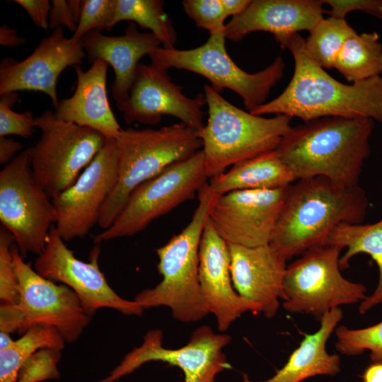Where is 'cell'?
Returning a JSON list of instances; mask_svg holds the SVG:
<instances>
[{"mask_svg": "<svg viewBox=\"0 0 382 382\" xmlns=\"http://www.w3.org/2000/svg\"><path fill=\"white\" fill-rule=\"evenodd\" d=\"M286 48L294 60L289 83L278 97L250 113L285 115L305 122L340 117L370 118L382 123V76L345 84L314 62L305 48V39L299 33L288 39Z\"/></svg>", "mask_w": 382, "mask_h": 382, "instance_id": "obj_1", "label": "cell"}, {"mask_svg": "<svg viewBox=\"0 0 382 382\" xmlns=\"http://www.w3.org/2000/svg\"><path fill=\"white\" fill-rule=\"evenodd\" d=\"M374 127L370 118L328 117L291 128L275 149L297 180L325 178L358 185Z\"/></svg>", "mask_w": 382, "mask_h": 382, "instance_id": "obj_2", "label": "cell"}, {"mask_svg": "<svg viewBox=\"0 0 382 382\" xmlns=\"http://www.w3.org/2000/svg\"><path fill=\"white\" fill-rule=\"evenodd\" d=\"M369 201L359 185L345 187L323 177L297 180L286 198L270 242L286 261L323 245L342 224H361Z\"/></svg>", "mask_w": 382, "mask_h": 382, "instance_id": "obj_3", "label": "cell"}, {"mask_svg": "<svg viewBox=\"0 0 382 382\" xmlns=\"http://www.w3.org/2000/svg\"><path fill=\"white\" fill-rule=\"evenodd\" d=\"M216 195L207 183L198 192L199 203L189 224L156 250L162 279L135 296L144 310L167 306L173 317L183 323L197 322L209 314L199 281V247Z\"/></svg>", "mask_w": 382, "mask_h": 382, "instance_id": "obj_4", "label": "cell"}, {"mask_svg": "<svg viewBox=\"0 0 382 382\" xmlns=\"http://www.w3.org/2000/svg\"><path fill=\"white\" fill-rule=\"evenodd\" d=\"M199 133L182 122L157 129H122L115 139L117 183L102 209L100 228L103 231L112 226L138 186L201 150Z\"/></svg>", "mask_w": 382, "mask_h": 382, "instance_id": "obj_5", "label": "cell"}, {"mask_svg": "<svg viewBox=\"0 0 382 382\" xmlns=\"http://www.w3.org/2000/svg\"><path fill=\"white\" fill-rule=\"evenodd\" d=\"M208 120L199 133L208 178L234 166L274 151L292 128L285 115L267 118L240 109L211 86L204 85Z\"/></svg>", "mask_w": 382, "mask_h": 382, "instance_id": "obj_6", "label": "cell"}, {"mask_svg": "<svg viewBox=\"0 0 382 382\" xmlns=\"http://www.w3.org/2000/svg\"><path fill=\"white\" fill-rule=\"evenodd\" d=\"M224 30L210 33L199 47L190 50L158 47L148 55L151 64L157 68L192 71L207 78L220 93L224 88L234 91L242 98L247 111L252 112L265 103L272 88L283 77L285 63L278 56L262 71L254 74L245 71L226 52Z\"/></svg>", "mask_w": 382, "mask_h": 382, "instance_id": "obj_7", "label": "cell"}, {"mask_svg": "<svg viewBox=\"0 0 382 382\" xmlns=\"http://www.w3.org/2000/svg\"><path fill=\"white\" fill-rule=\"evenodd\" d=\"M35 125L41 134L28 149L30 167L35 180L54 199L74 184L107 139L91 128L57 120L50 110L35 117Z\"/></svg>", "mask_w": 382, "mask_h": 382, "instance_id": "obj_8", "label": "cell"}, {"mask_svg": "<svg viewBox=\"0 0 382 382\" xmlns=\"http://www.w3.org/2000/svg\"><path fill=\"white\" fill-rule=\"evenodd\" d=\"M207 178L202 149L173 163L131 193L116 220L94 237V243L132 236L144 230L155 219L192 199Z\"/></svg>", "mask_w": 382, "mask_h": 382, "instance_id": "obj_9", "label": "cell"}, {"mask_svg": "<svg viewBox=\"0 0 382 382\" xmlns=\"http://www.w3.org/2000/svg\"><path fill=\"white\" fill-rule=\"evenodd\" d=\"M336 245L313 247L286 267L283 282L284 308L291 313L322 317L339 306L364 301L366 288L340 272Z\"/></svg>", "mask_w": 382, "mask_h": 382, "instance_id": "obj_10", "label": "cell"}, {"mask_svg": "<svg viewBox=\"0 0 382 382\" xmlns=\"http://www.w3.org/2000/svg\"><path fill=\"white\" fill-rule=\"evenodd\" d=\"M0 221L13 235L21 255H40L54 223L52 199L35 180L28 150L0 172Z\"/></svg>", "mask_w": 382, "mask_h": 382, "instance_id": "obj_11", "label": "cell"}, {"mask_svg": "<svg viewBox=\"0 0 382 382\" xmlns=\"http://www.w3.org/2000/svg\"><path fill=\"white\" fill-rule=\"evenodd\" d=\"M231 341L228 335L216 333L208 325L198 327L188 342L178 349L163 346L159 329L148 331L141 345L133 348L110 374L98 382H115L143 364L154 361L179 367L184 382H216V376L228 368L223 349Z\"/></svg>", "mask_w": 382, "mask_h": 382, "instance_id": "obj_12", "label": "cell"}, {"mask_svg": "<svg viewBox=\"0 0 382 382\" xmlns=\"http://www.w3.org/2000/svg\"><path fill=\"white\" fill-rule=\"evenodd\" d=\"M99 255L98 245L92 249L89 262L79 260L52 225L33 269L42 277L73 290L91 316L102 308H112L126 316H141L144 308L138 303L120 297L108 284L98 265Z\"/></svg>", "mask_w": 382, "mask_h": 382, "instance_id": "obj_13", "label": "cell"}, {"mask_svg": "<svg viewBox=\"0 0 382 382\" xmlns=\"http://www.w3.org/2000/svg\"><path fill=\"white\" fill-rule=\"evenodd\" d=\"M12 252L19 283L17 306L22 318L18 332L23 335L33 326L43 325L55 328L65 342L77 340L92 317L79 296L67 286L37 274L25 262L16 245Z\"/></svg>", "mask_w": 382, "mask_h": 382, "instance_id": "obj_14", "label": "cell"}, {"mask_svg": "<svg viewBox=\"0 0 382 382\" xmlns=\"http://www.w3.org/2000/svg\"><path fill=\"white\" fill-rule=\"evenodd\" d=\"M117 178L115 140L107 139L74 184L52 199L54 226L64 242L84 238L98 223Z\"/></svg>", "mask_w": 382, "mask_h": 382, "instance_id": "obj_15", "label": "cell"}, {"mask_svg": "<svg viewBox=\"0 0 382 382\" xmlns=\"http://www.w3.org/2000/svg\"><path fill=\"white\" fill-rule=\"evenodd\" d=\"M289 186L216 195L208 219L227 243L246 247L270 244Z\"/></svg>", "mask_w": 382, "mask_h": 382, "instance_id": "obj_16", "label": "cell"}, {"mask_svg": "<svg viewBox=\"0 0 382 382\" xmlns=\"http://www.w3.org/2000/svg\"><path fill=\"white\" fill-rule=\"evenodd\" d=\"M171 81L166 70L139 64L127 100L117 107L127 124L156 125L170 115L200 132L204 127V93L189 98Z\"/></svg>", "mask_w": 382, "mask_h": 382, "instance_id": "obj_17", "label": "cell"}, {"mask_svg": "<svg viewBox=\"0 0 382 382\" xmlns=\"http://www.w3.org/2000/svg\"><path fill=\"white\" fill-rule=\"evenodd\" d=\"M86 53L80 41L64 35L59 27L44 37L33 52L21 62L4 59L0 64V95L17 91L43 92L53 106L59 104L57 82L68 66L83 62Z\"/></svg>", "mask_w": 382, "mask_h": 382, "instance_id": "obj_18", "label": "cell"}, {"mask_svg": "<svg viewBox=\"0 0 382 382\" xmlns=\"http://www.w3.org/2000/svg\"><path fill=\"white\" fill-rule=\"evenodd\" d=\"M230 264L228 243L208 219L199 247V281L209 313L215 316L220 332L226 331L247 311L260 313L255 304L244 299L235 290Z\"/></svg>", "mask_w": 382, "mask_h": 382, "instance_id": "obj_19", "label": "cell"}, {"mask_svg": "<svg viewBox=\"0 0 382 382\" xmlns=\"http://www.w3.org/2000/svg\"><path fill=\"white\" fill-rule=\"evenodd\" d=\"M233 287L244 299L253 303L260 313L274 317L284 299L286 260L270 244L246 247L228 243Z\"/></svg>", "mask_w": 382, "mask_h": 382, "instance_id": "obj_20", "label": "cell"}, {"mask_svg": "<svg viewBox=\"0 0 382 382\" xmlns=\"http://www.w3.org/2000/svg\"><path fill=\"white\" fill-rule=\"evenodd\" d=\"M322 0H254L240 15L225 26L226 38L233 42L243 40L255 31H265L284 49L286 42L301 30L309 32L325 13Z\"/></svg>", "mask_w": 382, "mask_h": 382, "instance_id": "obj_21", "label": "cell"}, {"mask_svg": "<svg viewBox=\"0 0 382 382\" xmlns=\"http://www.w3.org/2000/svg\"><path fill=\"white\" fill-rule=\"evenodd\" d=\"M80 42L89 62L101 59L113 68L112 95L117 107L129 98L139 59L162 44L154 33L139 31L134 23L128 25L123 35L107 36L94 30L86 33Z\"/></svg>", "mask_w": 382, "mask_h": 382, "instance_id": "obj_22", "label": "cell"}, {"mask_svg": "<svg viewBox=\"0 0 382 382\" xmlns=\"http://www.w3.org/2000/svg\"><path fill=\"white\" fill-rule=\"evenodd\" d=\"M108 64L98 59L83 71L74 66L77 76L72 96L59 101L55 108L57 120L91 128L106 137L115 139L122 129L110 106L106 89Z\"/></svg>", "mask_w": 382, "mask_h": 382, "instance_id": "obj_23", "label": "cell"}, {"mask_svg": "<svg viewBox=\"0 0 382 382\" xmlns=\"http://www.w3.org/2000/svg\"><path fill=\"white\" fill-rule=\"evenodd\" d=\"M342 318V311L335 308L320 318V326L313 334H305L286 364L267 380L260 382H301L318 375L335 376L340 371V358L326 351V342ZM242 382H253L247 374Z\"/></svg>", "mask_w": 382, "mask_h": 382, "instance_id": "obj_24", "label": "cell"}, {"mask_svg": "<svg viewBox=\"0 0 382 382\" xmlns=\"http://www.w3.org/2000/svg\"><path fill=\"white\" fill-rule=\"evenodd\" d=\"M296 180L274 150L233 166L212 178L208 185L214 194L221 195L235 190L285 187Z\"/></svg>", "mask_w": 382, "mask_h": 382, "instance_id": "obj_25", "label": "cell"}, {"mask_svg": "<svg viewBox=\"0 0 382 382\" xmlns=\"http://www.w3.org/2000/svg\"><path fill=\"white\" fill-rule=\"evenodd\" d=\"M323 245L347 248L340 258V270L349 267L353 256L359 253L369 255L378 268V283L374 292L361 301L359 311L364 313L382 302V219L374 224H340L330 233Z\"/></svg>", "mask_w": 382, "mask_h": 382, "instance_id": "obj_26", "label": "cell"}, {"mask_svg": "<svg viewBox=\"0 0 382 382\" xmlns=\"http://www.w3.org/2000/svg\"><path fill=\"white\" fill-rule=\"evenodd\" d=\"M351 83L382 74V43L376 32L357 33L345 42L334 64Z\"/></svg>", "mask_w": 382, "mask_h": 382, "instance_id": "obj_27", "label": "cell"}, {"mask_svg": "<svg viewBox=\"0 0 382 382\" xmlns=\"http://www.w3.org/2000/svg\"><path fill=\"white\" fill-rule=\"evenodd\" d=\"M64 345V340L55 328L43 325L30 328L11 347L0 350V382H16L23 363L37 350H62Z\"/></svg>", "mask_w": 382, "mask_h": 382, "instance_id": "obj_28", "label": "cell"}, {"mask_svg": "<svg viewBox=\"0 0 382 382\" xmlns=\"http://www.w3.org/2000/svg\"><path fill=\"white\" fill-rule=\"evenodd\" d=\"M122 21H132L149 29L166 49L175 48L176 32L164 11L161 0H115L113 26Z\"/></svg>", "mask_w": 382, "mask_h": 382, "instance_id": "obj_29", "label": "cell"}, {"mask_svg": "<svg viewBox=\"0 0 382 382\" xmlns=\"http://www.w3.org/2000/svg\"><path fill=\"white\" fill-rule=\"evenodd\" d=\"M356 31L345 18L330 16L321 20L305 40L310 57L323 69L334 68L335 59L345 42Z\"/></svg>", "mask_w": 382, "mask_h": 382, "instance_id": "obj_30", "label": "cell"}, {"mask_svg": "<svg viewBox=\"0 0 382 382\" xmlns=\"http://www.w3.org/2000/svg\"><path fill=\"white\" fill-rule=\"evenodd\" d=\"M335 347L341 354L354 356L369 350L372 361L382 362V321L361 329L340 325L335 329Z\"/></svg>", "mask_w": 382, "mask_h": 382, "instance_id": "obj_31", "label": "cell"}, {"mask_svg": "<svg viewBox=\"0 0 382 382\" xmlns=\"http://www.w3.org/2000/svg\"><path fill=\"white\" fill-rule=\"evenodd\" d=\"M11 233L1 225L0 229V299L3 303L17 304L19 283L16 270Z\"/></svg>", "mask_w": 382, "mask_h": 382, "instance_id": "obj_32", "label": "cell"}, {"mask_svg": "<svg viewBox=\"0 0 382 382\" xmlns=\"http://www.w3.org/2000/svg\"><path fill=\"white\" fill-rule=\"evenodd\" d=\"M60 358L61 350L52 348L37 350L23 363L16 382H40L59 379L57 364Z\"/></svg>", "mask_w": 382, "mask_h": 382, "instance_id": "obj_33", "label": "cell"}, {"mask_svg": "<svg viewBox=\"0 0 382 382\" xmlns=\"http://www.w3.org/2000/svg\"><path fill=\"white\" fill-rule=\"evenodd\" d=\"M115 0H85L80 21L71 38L76 41L88 32L113 27Z\"/></svg>", "mask_w": 382, "mask_h": 382, "instance_id": "obj_34", "label": "cell"}, {"mask_svg": "<svg viewBox=\"0 0 382 382\" xmlns=\"http://www.w3.org/2000/svg\"><path fill=\"white\" fill-rule=\"evenodd\" d=\"M18 100L16 92L1 95L0 100V137L17 135L29 138L34 132L35 117L31 110L18 113L11 107Z\"/></svg>", "mask_w": 382, "mask_h": 382, "instance_id": "obj_35", "label": "cell"}, {"mask_svg": "<svg viewBox=\"0 0 382 382\" xmlns=\"http://www.w3.org/2000/svg\"><path fill=\"white\" fill-rule=\"evenodd\" d=\"M182 4L197 27L210 33L225 29L224 21L228 16L220 0H185Z\"/></svg>", "mask_w": 382, "mask_h": 382, "instance_id": "obj_36", "label": "cell"}, {"mask_svg": "<svg viewBox=\"0 0 382 382\" xmlns=\"http://www.w3.org/2000/svg\"><path fill=\"white\" fill-rule=\"evenodd\" d=\"M330 6L325 11L332 17L345 18L350 11H361L382 19V0H322Z\"/></svg>", "mask_w": 382, "mask_h": 382, "instance_id": "obj_37", "label": "cell"}, {"mask_svg": "<svg viewBox=\"0 0 382 382\" xmlns=\"http://www.w3.org/2000/svg\"><path fill=\"white\" fill-rule=\"evenodd\" d=\"M28 13L35 25L45 30L49 29V16L52 8L47 0H15Z\"/></svg>", "mask_w": 382, "mask_h": 382, "instance_id": "obj_38", "label": "cell"}, {"mask_svg": "<svg viewBox=\"0 0 382 382\" xmlns=\"http://www.w3.org/2000/svg\"><path fill=\"white\" fill-rule=\"evenodd\" d=\"M77 25L67 1L53 0L49 16V28L54 30L59 27L65 26L75 33Z\"/></svg>", "mask_w": 382, "mask_h": 382, "instance_id": "obj_39", "label": "cell"}, {"mask_svg": "<svg viewBox=\"0 0 382 382\" xmlns=\"http://www.w3.org/2000/svg\"><path fill=\"white\" fill-rule=\"evenodd\" d=\"M22 318L17 304L1 303L0 307V331L7 333L18 332Z\"/></svg>", "mask_w": 382, "mask_h": 382, "instance_id": "obj_40", "label": "cell"}, {"mask_svg": "<svg viewBox=\"0 0 382 382\" xmlns=\"http://www.w3.org/2000/svg\"><path fill=\"white\" fill-rule=\"evenodd\" d=\"M22 148L23 145L13 139L0 137V163L6 165L9 163Z\"/></svg>", "mask_w": 382, "mask_h": 382, "instance_id": "obj_41", "label": "cell"}, {"mask_svg": "<svg viewBox=\"0 0 382 382\" xmlns=\"http://www.w3.org/2000/svg\"><path fill=\"white\" fill-rule=\"evenodd\" d=\"M26 43V40L17 35L16 30L3 25L0 28V45L4 47H16Z\"/></svg>", "mask_w": 382, "mask_h": 382, "instance_id": "obj_42", "label": "cell"}, {"mask_svg": "<svg viewBox=\"0 0 382 382\" xmlns=\"http://www.w3.org/2000/svg\"><path fill=\"white\" fill-rule=\"evenodd\" d=\"M228 16L232 18L240 15L248 6L249 0H220Z\"/></svg>", "mask_w": 382, "mask_h": 382, "instance_id": "obj_43", "label": "cell"}, {"mask_svg": "<svg viewBox=\"0 0 382 382\" xmlns=\"http://www.w3.org/2000/svg\"><path fill=\"white\" fill-rule=\"evenodd\" d=\"M362 378L364 382H382V362H374L368 366Z\"/></svg>", "mask_w": 382, "mask_h": 382, "instance_id": "obj_44", "label": "cell"}, {"mask_svg": "<svg viewBox=\"0 0 382 382\" xmlns=\"http://www.w3.org/2000/svg\"><path fill=\"white\" fill-rule=\"evenodd\" d=\"M67 4L76 22L78 24L81 16L84 1L69 0L67 1Z\"/></svg>", "mask_w": 382, "mask_h": 382, "instance_id": "obj_45", "label": "cell"}, {"mask_svg": "<svg viewBox=\"0 0 382 382\" xmlns=\"http://www.w3.org/2000/svg\"><path fill=\"white\" fill-rule=\"evenodd\" d=\"M14 342L9 333L0 332V350L8 348Z\"/></svg>", "mask_w": 382, "mask_h": 382, "instance_id": "obj_46", "label": "cell"}]
</instances>
